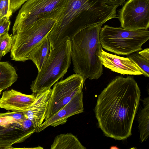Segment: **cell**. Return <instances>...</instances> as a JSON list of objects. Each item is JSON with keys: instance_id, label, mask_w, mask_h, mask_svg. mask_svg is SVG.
Returning a JSON list of instances; mask_svg holds the SVG:
<instances>
[{"instance_id": "obj_1", "label": "cell", "mask_w": 149, "mask_h": 149, "mask_svg": "<svg viewBox=\"0 0 149 149\" xmlns=\"http://www.w3.org/2000/svg\"><path fill=\"white\" fill-rule=\"evenodd\" d=\"M141 92L134 77L118 76L98 96L95 112L99 127L107 136L125 139L138 109Z\"/></svg>"}, {"instance_id": "obj_15", "label": "cell", "mask_w": 149, "mask_h": 149, "mask_svg": "<svg viewBox=\"0 0 149 149\" xmlns=\"http://www.w3.org/2000/svg\"><path fill=\"white\" fill-rule=\"evenodd\" d=\"M51 49L47 36L42 40L31 52L29 60H31L39 72L47 59Z\"/></svg>"}, {"instance_id": "obj_17", "label": "cell", "mask_w": 149, "mask_h": 149, "mask_svg": "<svg viewBox=\"0 0 149 149\" xmlns=\"http://www.w3.org/2000/svg\"><path fill=\"white\" fill-rule=\"evenodd\" d=\"M143 107L139 111L138 120L140 131V140L143 142L147 140L149 134V97L142 100Z\"/></svg>"}, {"instance_id": "obj_12", "label": "cell", "mask_w": 149, "mask_h": 149, "mask_svg": "<svg viewBox=\"0 0 149 149\" xmlns=\"http://www.w3.org/2000/svg\"><path fill=\"white\" fill-rule=\"evenodd\" d=\"M35 129H26L19 123L8 126L0 125V149L14 148L12 146L24 141L35 132Z\"/></svg>"}, {"instance_id": "obj_22", "label": "cell", "mask_w": 149, "mask_h": 149, "mask_svg": "<svg viewBox=\"0 0 149 149\" xmlns=\"http://www.w3.org/2000/svg\"><path fill=\"white\" fill-rule=\"evenodd\" d=\"M28 0H9V12L11 15L15 12Z\"/></svg>"}, {"instance_id": "obj_5", "label": "cell", "mask_w": 149, "mask_h": 149, "mask_svg": "<svg viewBox=\"0 0 149 149\" xmlns=\"http://www.w3.org/2000/svg\"><path fill=\"white\" fill-rule=\"evenodd\" d=\"M99 39L102 47L118 55H129L142 50L149 39L148 29L132 30L105 25L101 28Z\"/></svg>"}, {"instance_id": "obj_16", "label": "cell", "mask_w": 149, "mask_h": 149, "mask_svg": "<svg viewBox=\"0 0 149 149\" xmlns=\"http://www.w3.org/2000/svg\"><path fill=\"white\" fill-rule=\"evenodd\" d=\"M51 149H86L78 139L71 133L59 134L54 138Z\"/></svg>"}, {"instance_id": "obj_24", "label": "cell", "mask_w": 149, "mask_h": 149, "mask_svg": "<svg viewBox=\"0 0 149 149\" xmlns=\"http://www.w3.org/2000/svg\"><path fill=\"white\" fill-rule=\"evenodd\" d=\"M138 53L143 57L149 60V49L148 48L140 51Z\"/></svg>"}, {"instance_id": "obj_2", "label": "cell", "mask_w": 149, "mask_h": 149, "mask_svg": "<svg viewBox=\"0 0 149 149\" xmlns=\"http://www.w3.org/2000/svg\"><path fill=\"white\" fill-rule=\"evenodd\" d=\"M118 6H108L103 0H68L61 14L47 36L51 49L71 39L82 29L118 18Z\"/></svg>"}, {"instance_id": "obj_21", "label": "cell", "mask_w": 149, "mask_h": 149, "mask_svg": "<svg viewBox=\"0 0 149 149\" xmlns=\"http://www.w3.org/2000/svg\"><path fill=\"white\" fill-rule=\"evenodd\" d=\"M10 24V18L7 17H2L0 22V34L1 36L8 33Z\"/></svg>"}, {"instance_id": "obj_18", "label": "cell", "mask_w": 149, "mask_h": 149, "mask_svg": "<svg viewBox=\"0 0 149 149\" xmlns=\"http://www.w3.org/2000/svg\"><path fill=\"white\" fill-rule=\"evenodd\" d=\"M127 57L131 59L138 67L142 74L145 77H149V60L139 55L134 53L129 55Z\"/></svg>"}, {"instance_id": "obj_11", "label": "cell", "mask_w": 149, "mask_h": 149, "mask_svg": "<svg viewBox=\"0 0 149 149\" xmlns=\"http://www.w3.org/2000/svg\"><path fill=\"white\" fill-rule=\"evenodd\" d=\"M99 56L102 65L112 71L123 75L142 74L137 65L128 57L112 54L103 49Z\"/></svg>"}, {"instance_id": "obj_25", "label": "cell", "mask_w": 149, "mask_h": 149, "mask_svg": "<svg viewBox=\"0 0 149 149\" xmlns=\"http://www.w3.org/2000/svg\"><path fill=\"white\" fill-rule=\"evenodd\" d=\"M110 149H119V148H118L116 146H111L110 148Z\"/></svg>"}, {"instance_id": "obj_27", "label": "cell", "mask_w": 149, "mask_h": 149, "mask_svg": "<svg viewBox=\"0 0 149 149\" xmlns=\"http://www.w3.org/2000/svg\"><path fill=\"white\" fill-rule=\"evenodd\" d=\"M2 18V17H1L0 16V22L1 20V19Z\"/></svg>"}, {"instance_id": "obj_29", "label": "cell", "mask_w": 149, "mask_h": 149, "mask_svg": "<svg viewBox=\"0 0 149 149\" xmlns=\"http://www.w3.org/2000/svg\"></svg>"}, {"instance_id": "obj_7", "label": "cell", "mask_w": 149, "mask_h": 149, "mask_svg": "<svg viewBox=\"0 0 149 149\" xmlns=\"http://www.w3.org/2000/svg\"><path fill=\"white\" fill-rule=\"evenodd\" d=\"M56 20L42 19L35 23L25 31L13 35V42L10 52L12 60L24 62L29 60L33 49L47 37Z\"/></svg>"}, {"instance_id": "obj_26", "label": "cell", "mask_w": 149, "mask_h": 149, "mask_svg": "<svg viewBox=\"0 0 149 149\" xmlns=\"http://www.w3.org/2000/svg\"><path fill=\"white\" fill-rule=\"evenodd\" d=\"M4 0H0V3L2 2V1H3Z\"/></svg>"}, {"instance_id": "obj_6", "label": "cell", "mask_w": 149, "mask_h": 149, "mask_svg": "<svg viewBox=\"0 0 149 149\" xmlns=\"http://www.w3.org/2000/svg\"><path fill=\"white\" fill-rule=\"evenodd\" d=\"M68 0H28L22 6L12 28L13 35L21 33L40 20H56L63 12Z\"/></svg>"}, {"instance_id": "obj_28", "label": "cell", "mask_w": 149, "mask_h": 149, "mask_svg": "<svg viewBox=\"0 0 149 149\" xmlns=\"http://www.w3.org/2000/svg\"><path fill=\"white\" fill-rule=\"evenodd\" d=\"M1 35L0 34V37H1Z\"/></svg>"}, {"instance_id": "obj_14", "label": "cell", "mask_w": 149, "mask_h": 149, "mask_svg": "<svg viewBox=\"0 0 149 149\" xmlns=\"http://www.w3.org/2000/svg\"><path fill=\"white\" fill-rule=\"evenodd\" d=\"M52 90L51 88H45L36 94L34 102L28 109L23 111L25 116L32 122L35 128L39 127L45 120Z\"/></svg>"}, {"instance_id": "obj_23", "label": "cell", "mask_w": 149, "mask_h": 149, "mask_svg": "<svg viewBox=\"0 0 149 149\" xmlns=\"http://www.w3.org/2000/svg\"><path fill=\"white\" fill-rule=\"evenodd\" d=\"M104 3L108 6H118L123 5L125 0H103Z\"/></svg>"}, {"instance_id": "obj_19", "label": "cell", "mask_w": 149, "mask_h": 149, "mask_svg": "<svg viewBox=\"0 0 149 149\" xmlns=\"http://www.w3.org/2000/svg\"><path fill=\"white\" fill-rule=\"evenodd\" d=\"M13 35L8 33L0 38V57L4 56L10 51L13 42Z\"/></svg>"}, {"instance_id": "obj_8", "label": "cell", "mask_w": 149, "mask_h": 149, "mask_svg": "<svg viewBox=\"0 0 149 149\" xmlns=\"http://www.w3.org/2000/svg\"><path fill=\"white\" fill-rule=\"evenodd\" d=\"M85 80L84 77L75 73L54 84L45 120L57 112L67 104L77 93L82 91Z\"/></svg>"}, {"instance_id": "obj_13", "label": "cell", "mask_w": 149, "mask_h": 149, "mask_svg": "<svg viewBox=\"0 0 149 149\" xmlns=\"http://www.w3.org/2000/svg\"><path fill=\"white\" fill-rule=\"evenodd\" d=\"M36 94H23L13 89L4 91L0 98V108L12 111H23L35 101Z\"/></svg>"}, {"instance_id": "obj_4", "label": "cell", "mask_w": 149, "mask_h": 149, "mask_svg": "<svg viewBox=\"0 0 149 149\" xmlns=\"http://www.w3.org/2000/svg\"><path fill=\"white\" fill-rule=\"evenodd\" d=\"M71 59L70 39L63 41L55 48L51 49L47 59L31 84L32 92L36 94L44 89L51 88L66 73Z\"/></svg>"}, {"instance_id": "obj_3", "label": "cell", "mask_w": 149, "mask_h": 149, "mask_svg": "<svg viewBox=\"0 0 149 149\" xmlns=\"http://www.w3.org/2000/svg\"><path fill=\"white\" fill-rule=\"evenodd\" d=\"M103 24L85 28L71 40L74 72L81 75L86 80L97 79L103 74V65L99 56L103 50L99 39Z\"/></svg>"}, {"instance_id": "obj_9", "label": "cell", "mask_w": 149, "mask_h": 149, "mask_svg": "<svg viewBox=\"0 0 149 149\" xmlns=\"http://www.w3.org/2000/svg\"><path fill=\"white\" fill-rule=\"evenodd\" d=\"M121 27L130 30L149 27V0H128L119 11Z\"/></svg>"}, {"instance_id": "obj_10", "label": "cell", "mask_w": 149, "mask_h": 149, "mask_svg": "<svg viewBox=\"0 0 149 149\" xmlns=\"http://www.w3.org/2000/svg\"><path fill=\"white\" fill-rule=\"evenodd\" d=\"M82 91L77 93L65 105L43 122L35 131L39 132L49 126L55 127L65 124L69 117L84 111Z\"/></svg>"}, {"instance_id": "obj_20", "label": "cell", "mask_w": 149, "mask_h": 149, "mask_svg": "<svg viewBox=\"0 0 149 149\" xmlns=\"http://www.w3.org/2000/svg\"><path fill=\"white\" fill-rule=\"evenodd\" d=\"M10 117L19 122L26 118L23 111H9L4 113H0V117Z\"/></svg>"}]
</instances>
